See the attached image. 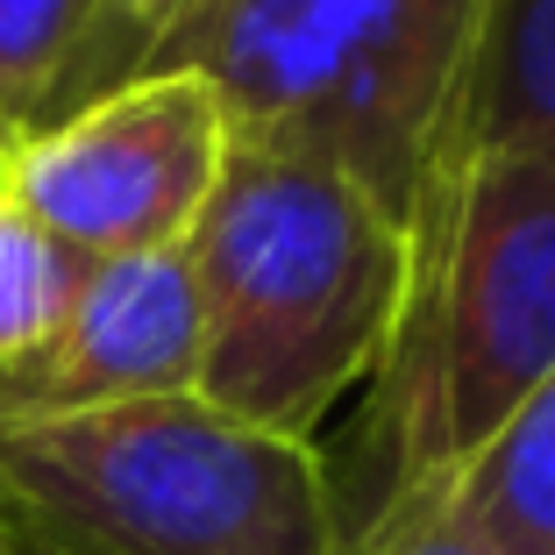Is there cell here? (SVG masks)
Segmentation results:
<instances>
[{
	"label": "cell",
	"instance_id": "6da1fadb",
	"mask_svg": "<svg viewBox=\"0 0 555 555\" xmlns=\"http://www.w3.org/2000/svg\"><path fill=\"white\" fill-rule=\"evenodd\" d=\"M555 371V157L470 150L427 171L406 278L343 449H321L343 548L441 491Z\"/></svg>",
	"mask_w": 555,
	"mask_h": 555
},
{
	"label": "cell",
	"instance_id": "7a4b0ae2",
	"mask_svg": "<svg viewBox=\"0 0 555 555\" xmlns=\"http://www.w3.org/2000/svg\"><path fill=\"white\" fill-rule=\"evenodd\" d=\"M207 406L313 441L371 385L406 278V229L307 150L235 143L185 235Z\"/></svg>",
	"mask_w": 555,
	"mask_h": 555
},
{
	"label": "cell",
	"instance_id": "3957f363",
	"mask_svg": "<svg viewBox=\"0 0 555 555\" xmlns=\"http://www.w3.org/2000/svg\"><path fill=\"white\" fill-rule=\"evenodd\" d=\"M8 555H343L321 441L199 392L0 421Z\"/></svg>",
	"mask_w": 555,
	"mask_h": 555
},
{
	"label": "cell",
	"instance_id": "277c9868",
	"mask_svg": "<svg viewBox=\"0 0 555 555\" xmlns=\"http://www.w3.org/2000/svg\"><path fill=\"white\" fill-rule=\"evenodd\" d=\"M470 29L477 0H193L135 72H193L235 143L307 150L406 229Z\"/></svg>",
	"mask_w": 555,
	"mask_h": 555
},
{
	"label": "cell",
	"instance_id": "5b68a950",
	"mask_svg": "<svg viewBox=\"0 0 555 555\" xmlns=\"http://www.w3.org/2000/svg\"><path fill=\"white\" fill-rule=\"evenodd\" d=\"M229 157L221 100L193 72H135L8 143L0 193L43 221L79 257H150L185 249L199 207Z\"/></svg>",
	"mask_w": 555,
	"mask_h": 555
},
{
	"label": "cell",
	"instance_id": "8992f818",
	"mask_svg": "<svg viewBox=\"0 0 555 555\" xmlns=\"http://www.w3.org/2000/svg\"><path fill=\"white\" fill-rule=\"evenodd\" d=\"M199 385V293L185 249L100 257L43 357L0 377V421L171 399Z\"/></svg>",
	"mask_w": 555,
	"mask_h": 555
},
{
	"label": "cell",
	"instance_id": "52a82bcc",
	"mask_svg": "<svg viewBox=\"0 0 555 555\" xmlns=\"http://www.w3.org/2000/svg\"><path fill=\"white\" fill-rule=\"evenodd\" d=\"M527 150L555 157V0H477L470 57L441 121V157Z\"/></svg>",
	"mask_w": 555,
	"mask_h": 555
},
{
	"label": "cell",
	"instance_id": "ba28073f",
	"mask_svg": "<svg viewBox=\"0 0 555 555\" xmlns=\"http://www.w3.org/2000/svg\"><path fill=\"white\" fill-rule=\"evenodd\" d=\"M441 506L491 555H555V371L441 485Z\"/></svg>",
	"mask_w": 555,
	"mask_h": 555
},
{
	"label": "cell",
	"instance_id": "9c48e42d",
	"mask_svg": "<svg viewBox=\"0 0 555 555\" xmlns=\"http://www.w3.org/2000/svg\"><path fill=\"white\" fill-rule=\"evenodd\" d=\"M107 0H0V129L8 143L50 129L100 36Z\"/></svg>",
	"mask_w": 555,
	"mask_h": 555
},
{
	"label": "cell",
	"instance_id": "30bf717a",
	"mask_svg": "<svg viewBox=\"0 0 555 555\" xmlns=\"http://www.w3.org/2000/svg\"><path fill=\"white\" fill-rule=\"evenodd\" d=\"M86 271H93V257L57 243L15 193H0V377L57 343Z\"/></svg>",
	"mask_w": 555,
	"mask_h": 555
},
{
	"label": "cell",
	"instance_id": "8fae6325",
	"mask_svg": "<svg viewBox=\"0 0 555 555\" xmlns=\"http://www.w3.org/2000/svg\"><path fill=\"white\" fill-rule=\"evenodd\" d=\"M185 8H193V0H107L100 36H93V50H86V65H79V79H72V93H65V107H57V115L86 107V100L107 93V86H121L135 72V57H143V50L157 43V36L171 29Z\"/></svg>",
	"mask_w": 555,
	"mask_h": 555
},
{
	"label": "cell",
	"instance_id": "7c38bea8",
	"mask_svg": "<svg viewBox=\"0 0 555 555\" xmlns=\"http://www.w3.org/2000/svg\"><path fill=\"white\" fill-rule=\"evenodd\" d=\"M343 555H491V548L477 534H463L456 513L441 506V491H427L413 506L385 513V520H377L371 534H357Z\"/></svg>",
	"mask_w": 555,
	"mask_h": 555
},
{
	"label": "cell",
	"instance_id": "4fadbf2b",
	"mask_svg": "<svg viewBox=\"0 0 555 555\" xmlns=\"http://www.w3.org/2000/svg\"><path fill=\"white\" fill-rule=\"evenodd\" d=\"M0 157H8V129H0Z\"/></svg>",
	"mask_w": 555,
	"mask_h": 555
},
{
	"label": "cell",
	"instance_id": "5bb4252c",
	"mask_svg": "<svg viewBox=\"0 0 555 555\" xmlns=\"http://www.w3.org/2000/svg\"><path fill=\"white\" fill-rule=\"evenodd\" d=\"M0 555H8V541H0Z\"/></svg>",
	"mask_w": 555,
	"mask_h": 555
}]
</instances>
